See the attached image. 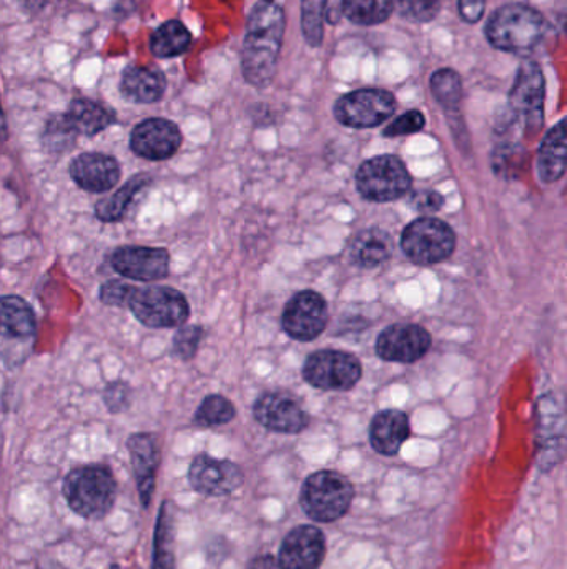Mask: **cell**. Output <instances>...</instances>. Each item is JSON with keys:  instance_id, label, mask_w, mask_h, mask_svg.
I'll return each instance as SVG.
<instances>
[{"instance_id": "cb8c5ba5", "label": "cell", "mask_w": 567, "mask_h": 569, "mask_svg": "<svg viewBox=\"0 0 567 569\" xmlns=\"http://www.w3.org/2000/svg\"><path fill=\"white\" fill-rule=\"evenodd\" d=\"M150 184L152 177L149 174L134 175L117 191L95 204V217L104 223L120 222L127 216L128 209L132 207L137 195L142 194Z\"/></svg>"}, {"instance_id": "ee69618b", "label": "cell", "mask_w": 567, "mask_h": 569, "mask_svg": "<svg viewBox=\"0 0 567 569\" xmlns=\"http://www.w3.org/2000/svg\"><path fill=\"white\" fill-rule=\"evenodd\" d=\"M0 139H8V126H5L4 112H2V107H0Z\"/></svg>"}, {"instance_id": "5b68a950", "label": "cell", "mask_w": 567, "mask_h": 569, "mask_svg": "<svg viewBox=\"0 0 567 569\" xmlns=\"http://www.w3.org/2000/svg\"><path fill=\"white\" fill-rule=\"evenodd\" d=\"M128 309L132 315L149 328H178L190 316V303L187 297L170 287L149 284L134 289L128 299Z\"/></svg>"}, {"instance_id": "1f68e13d", "label": "cell", "mask_w": 567, "mask_h": 569, "mask_svg": "<svg viewBox=\"0 0 567 569\" xmlns=\"http://www.w3.org/2000/svg\"><path fill=\"white\" fill-rule=\"evenodd\" d=\"M235 415V406L229 398L222 395H208L198 406L194 421L198 427H220L230 423Z\"/></svg>"}, {"instance_id": "836d02e7", "label": "cell", "mask_w": 567, "mask_h": 569, "mask_svg": "<svg viewBox=\"0 0 567 569\" xmlns=\"http://www.w3.org/2000/svg\"><path fill=\"white\" fill-rule=\"evenodd\" d=\"M77 137H79V133L70 126L66 114L56 115V117L50 118L46 130L42 133V146L47 152L62 153L76 146Z\"/></svg>"}, {"instance_id": "60d3db41", "label": "cell", "mask_w": 567, "mask_h": 569, "mask_svg": "<svg viewBox=\"0 0 567 569\" xmlns=\"http://www.w3.org/2000/svg\"><path fill=\"white\" fill-rule=\"evenodd\" d=\"M444 197L440 191L423 190L416 191L412 197L413 209L419 213H435L443 207Z\"/></svg>"}, {"instance_id": "7c38bea8", "label": "cell", "mask_w": 567, "mask_h": 569, "mask_svg": "<svg viewBox=\"0 0 567 569\" xmlns=\"http://www.w3.org/2000/svg\"><path fill=\"white\" fill-rule=\"evenodd\" d=\"M182 140L177 124L166 118H147L132 130L130 149L140 159L163 162L178 152Z\"/></svg>"}, {"instance_id": "8d00e7d4", "label": "cell", "mask_w": 567, "mask_h": 569, "mask_svg": "<svg viewBox=\"0 0 567 569\" xmlns=\"http://www.w3.org/2000/svg\"><path fill=\"white\" fill-rule=\"evenodd\" d=\"M204 340V328L198 325H182L173 337V355L182 361L192 360Z\"/></svg>"}, {"instance_id": "f35d334b", "label": "cell", "mask_w": 567, "mask_h": 569, "mask_svg": "<svg viewBox=\"0 0 567 569\" xmlns=\"http://www.w3.org/2000/svg\"><path fill=\"white\" fill-rule=\"evenodd\" d=\"M134 284L127 283L124 280H108L102 284L99 290V299L104 303L105 306H115V309H121L127 306L128 299L132 295Z\"/></svg>"}, {"instance_id": "277c9868", "label": "cell", "mask_w": 567, "mask_h": 569, "mask_svg": "<svg viewBox=\"0 0 567 569\" xmlns=\"http://www.w3.org/2000/svg\"><path fill=\"white\" fill-rule=\"evenodd\" d=\"M355 488L338 472L322 469L313 473L301 486V510L319 523H333L345 516L354 503Z\"/></svg>"}, {"instance_id": "f6af8a7d", "label": "cell", "mask_w": 567, "mask_h": 569, "mask_svg": "<svg viewBox=\"0 0 567 569\" xmlns=\"http://www.w3.org/2000/svg\"><path fill=\"white\" fill-rule=\"evenodd\" d=\"M111 569H120V568H118V566H117V565H114V566H112V568H111Z\"/></svg>"}, {"instance_id": "d6a6232c", "label": "cell", "mask_w": 567, "mask_h": 569, "mask_svg": "<svg viewBox=\"0 0 567 569\" xmlns=\"http://www.w3.org/2000/svg\"><path fill=\"white\" fill-rule=\"evenodd\" d=\"M326 4L328 0H301V31L309 46H322Z\"/></svg>"}, {"instance_id": "4dcf8cb0", "label": "cell", "mask_w": 567, "mask_h": 569, "mask_svg": "<svg viewBox=\"0 0 567 569\" xmlns=\"http://www.w3.org/2000/svg\"><path fill=\"white\" fill-rule=\"evenodd\" d=\"M431 92L438 104L443 105L448 112L458 111L463 98L460 73L453 69L436 70L431 77Z\"/></svg>"}, {"instance_id": "ac0fdd59", "label": "cell", "mask_w": 567, "mask_h": 569, "mask_svg": "<svg viewBox=\"0 0 567 569\" xmlns=\"http://www.w3.org/2000/svg\"><path fill=\"white\" fill-rule=\"evenodd\" d=\"M69 174L82 190L89 194H105L120 182L121 169L115 156L86 152L72 160Z\"/></svg>"}, {"instance_id": "7bdbcfd3", "label": "cell", "mask_w": 567, "mask_h": 569, "mask_svg": "<svg viewBox=\"0 0 567 569\" xmlns=\"http://www.w3.org/2000/svg\"><path fill=\"white\" fill-rule=\"evenodd\" d=\"M246 569H284L281 568L280 562H278L277 558L274 556L265 555V556H256L255 559L248 562Z\"/></svg>"}, {"instance_id": "6da1fadb", "label": "cell", "mask_w": 567, "mask_h": 569, "mask_svg": "<svg viewBox=\"0 0 567 569\" xmlns=\"http://www.w3.org/2000/svg\"><path fill=\"white\" fill-rule=\"evenodd\" d=\"M285 12L275 0H258L246 22L242 72L253 88L270 84L285 37Z\"/></svg>"}, {"instance_id": "8fae6325", "label": "cell", "mask_w": 567, "mask_h": 569, "mask_svg": "<svg viewBox=\"0 0 567 569\" xmlns=\"http://www.w3.org/2000/svg\"><path fill=\"white\" fill-rule=\"evenodd\" d=\"M284 330L297 341H313L328 325V305L312 290L297 293L285 306Z\"/></svg>"}, {"instance_id": "3957f363", "label": "cell", "mask_w": 567, "mask_h": 569, "mask_svg": "<svg viewBox=\"0 0 567 569\" xmlns=\"http://www.w3.org/2000/svg\"><path fill=\"white\" fill-rule=\"evenodd\" d=\"M117 483L108 466L72 469L63 479V497L70 510L86 520H102L114 507Z\"/></svg>"}, {"instance_id": "d6986e66", "label": "cell", "mask_w": 567, "mask_h": 569, "mask_svg": "<svg viewBox=\"0 0 567 569\" xmlns=\"http://www.w3.org/2000/svg\"><path fill=\"white\" fill-rule=\"evenodd\" d=\"M537 463L543 472H549L563 458L564 421L556 399L544 396L537 417Z\"/></svg>"}, {"instance_id": "83f0119b", "label": "cell", "mask_w": 567, "mask_h": 569, "mask_svg": "<svg viewBox=\"0 0 567 569\" xmlns=\"http://www.w3.org/2000/svg\"><path fill=\"white\" fill-rule=\"evenodd\" d=\"M175 513L173 504L165 501L160 508L153 539V568L175 569Z\"/></svg>"}, {"instance_id": "9a60e30c", "label": "cell", "mask_w": 567, "mask_h": 569, "mask_svg": "<svg viewBox=\"0 0 567 569\" xmlns=\"http://www.w3.org/2000/svg\"><path fill=\"white\" fill-rule=\"evenodd\" d=\"M255 420L262 427L277 433L297 434L309 427L310 418L300 403L281 392L265 393L253 406Z\"/></svg>"}, {"instance_id": "74e56055", "label": "cell", "mask_w": 567, "mask_h": 569, "mask_svg": "<svg viewBox=\"0 0 567 569\" xmlns=\"http://www.w3.org/2000/svg\"><path fill=\"white\" fill-rule=\"evenodd\" d=\"M102 398H104V405L107 406L111 414H124L132 405V388L124 380H115V382L105 386Z\"/></svg>"}, {"instance_id": "ab89813d", "label": "cell", "mask_w": 567, "mask_h": 569, "mask_svg": "<svg viewBox=\"0 0 567 569\" xmlns=\"http://www.w3.org/2000/svg\"><path fill=\"white\" fill-rule=\"evenodd\" d=\"M425 115L419 111H409L400 115L395 121H391L390 126L384 129V137H403L412 136L425 129Z\"/></svg>"}, {"instance_id": "30bf717a", "label": "cell", "mask_w": 567, "mask_h": 569, "mask_svg": "<svg viewBox=\"0 0 567 569\" xmlns=\"http://www.w3.org/2000/svg\"><path fill=\"white\" fill-rule=\"evenodd\" d=\"M363 375L360 360L339 350L313 353L303 367V376L310 385L326 392H348Z\"/></svg>"}, {"instance_id": "9c48e42d", "label": "cell", "mask_w": 567, "mask_h": 569, "mask_svg": "<svg viewBox=\"0 0 567 569\" xmlns=\"http://www.w3.org/2000/svg\"><path fill=\"white\" fill-rule=\"evenodd\" d=\"M396 98L383 89H360L335 104L336 120L351 129H373L395 114Z\"/></svg>"}, {"instance_id": "4fadbf2b", "label": "cell", "mask_w": 567, "mask_h": 569, "mask_svg": "<svg viewBox=\"0 0 567 569\" xmlns=\"http://www.w3.org/2000/svg\"><path fill=\"white\" fill-rule=\"evenodd\" d=\"M188 481L197 493L205 497H227L243 485V472L229 460L198 455L188 469Z\"/></svg>"}, {"instance_id": "4316f807", "label": "cell", "mask_w": 567, "mask_h": 569, "mask_svg": "<svg viewBox=\"0 0 567 569\" xmlns=\"http://www.w3.org/2000/svg\"><path fill=\"white\" fill-rule=\"evenodd\" d=\"M67 120L79 136L94 137L104 132L115 121L114 111L105 108L97 102L77 98L70 104L66 114Z\"/></svg>"}, {"instance_id": "d4e9b609", "label": "cell", "mask_w": 567, "mask_h": 569, "mask_svg": "<svg viewBox=\"0 0 567 569\" xmlns=\"http://www.w3.org/2000/svg\"><path fill=\"white\" fill-rule=\"evenodd\" d=\"M351 260L361 268H377L393 255V240L384 230L368 229L351 242Z\"/></svg>"}, {"instance_id": "e0dca14e", "label": "cell", "mask_w": 567, "mask_h": 569, "mask_svg": "<svg viewBox=\"0 0 567 569\" xmlns=\"http://www.w3.org/2000/svg\"><path fill=\"white\" fill-rule=\"evenodd\" d=\"M325 555L326 539L322 530L303 524L285 536L278 562L284 569H319Z\"/></svg>"}, {"instance_id": "2e32d148", "label": "cell", "mask_w": 567, "mask_h": 569, "mask_svg": "<svg viewBox=\"0 0 567 569\" xmlns=\"http://www.w3.org/2000/svg\"><path fill=\"white\" fill-rule=\"evenodd\" d=\"M431 335L413 323H398L381 332L377 340L378 357L395 363H413L431 348Z\"/></svg>"}, {"instance_id": "7a4b0ae2", "label": "cell", "mask_w": 567, "mask_h": 569, "mask_svg": "<svg viewBox=\"0 0 567 569\" xmlns=\"http://www.w3.org/2000/svg\"><path fill=\"white\" fill-rule=\"evenodd\" d=\"M547 22L536 9L526 4L499 8L486 25V38L495 49L509 54H530L546 34Z\"/></svg>"}, {"instance_id": "ffe728a7", "label": "cell", "mask_w": 567, "mask_h": 569, "mask_svg": "<svg viewBox=\"0 0 567 569\" xmlns=\"http://www.w3.org/2000/svg\"><path fill=\"white\" fill-rule=\"evenodd\" d=\"M127 449L132 462L140 501L143 508H149L155 493L157 469L160 465L159 444L153 434L136 433L128 438Z\"/></svg>"}, {"instance_id": "52a82bcc", "label": "cell", "mask_w": 567, "mask_h": 569, "mask_svg": "<svg viewBox=\"0 0 567 569\" xmlns=\"http://www.w3.org/2000/svg\"><path fill=\"white\" fill-rule=\"evenodd\" d=\"M402 248L406 257L415 264H441L453 255L456 235L440 219L421 217L406 227L402 235Z\"/></svg>"}, {"instance_id": "b9f144b4", "label": "cell", "mask_w": 567, "mask_h": 569, "mask_svg": "<svg viewBox=\"0 0 567 569\" xmlns=\"http://www.w3.org/2000/svg\"><path fill=\"white\" fill-rule=\"evenodd\" d=\"M486 0H458V11L467 24H476L485 15Z\"/></svg>"}, {"instance_id": "7402d4cb", "label": "cell", "mask_w": 567, "mask_h": 569, "mask_svg": "<svg viewBox=\"0 0 567 569\" xmlns=\"http://www.w3.org/2000/svg\"><path fill=\"white\" fill-rule=\"evenodd\" d=\"M37 332L34 310L19 295L0 297V335L27 340Z\"/></svg>"}, {"instance_id": "44dd1931", "label": "cell", "mask_w": 567, "mask_h": 569, "mask_svg": "<svg viewBox=\"0 0 567 569\" xmlns=\"http://www.w3.org/2000/svg\"><path fill=\"white\" fill-rule=\"evenodd\" d=\"M412 433L408 415L400 410H384L371 421L370 441L374 452L395 456Z\"/></svg>"}, {"instance_id": "f1b7e54d", "label": "cell", "mask_w": 567, "mask_h": 569, "mask_svg": "<svg viewBox=\"0 0 567 569\" xmlns=\"http://www.w3.org/2000/svg\"><path fill=\"white\" fill-rule=\"evenodd\" d=\"M192 34L182 22L169 21L157 28L150 40V49L157 57L170 59L181 56L190 47Z\"/></svg>"}, {"instance_id": "484cf974", "label": "cell", "mask_w": 567, "mask_h": 569, "mask_svg": "<svg viewBox=\"0 0 567 569\" xmlns=\"http://www.w3.org/2000/svg\"><path fill=\"white\" fill-rule=\"evenodd\" d=\"M566 171V120L546 133L537 156V172L547 184L559 181Z\"/></svg>"}, {"instance_id": "ba28073f", "label": "cell", "mask_w": 567, "mask_h": 569, "mask_svg": "<svg viewBox=\"0 0 567 569\" xmlns=\"http://www.w3.org/2000/svg\"><path fill=\"white\" fill-rule=\"evenodd\" d=\"M544 97L546 79L543 70L533 60L522 63L509 92V111L531 136L543 127Z\"/></svg>"}, {"instance_id": "8992f818", "label": "cell", "mask_w": 567, "mask_h": 569, "mask_svg": "<svg viewBox=\"0 0 567 569\" xmlns=\"http://www.w3.org/2000/svg\"><path fill=\"white\" fill-rule=\"evenodd\" d=\"M355 182L361 197L384 204L398 200L408 194L412 188V174L398 156L378 155L367 160L358 169Z\"/></svg>"}, {"instance_id": "5bb4252c", "label": "cell", "mask_w": 567, "mask_h": 569, "mask_svg": "<svg viewBox=\"0 0 567 569\" xmlns=\"http://www.w3.org/2000/svg\"><path fill=\"white\" fill-rule=\"evenodd\" d=\"M111 265L128 280L152 283L169 277L170 254L160 247H120L111 255Z\"/></svg>"}, {"instance_id": "d590c367", "label": "cell", "mask_w": 567, "mask_h": 569, "mask_svg": "<svg viewBox=\"0 0 567 569\" xmlns=\"http://www.w3.org/2000/svg\"><path fill=\"white\" fill-rule=\"evenodd\" d=\"M526 162V152L519 146L502 143L493 155V169L499 177H516Z\"/></svg>"}, {"instance_id": "f546056e", "label": "cell", "mask_w": 567, "mask_h": 569, "mask_svg": "<svg viewBox=\"0 0 567 569\" xmlns=\"http://www.w3.org/2000/svg\"><path fill=\"white\" fill-rule=\"evenodd\" d=\"M342 11L355 25L373 27L393 14V0H342Z\"/></svg>"}, {"instance_id": "603a6c76", "label": "cell", "mask_w": 567, "mask_h": 569, "mask_svg": "<svg viewBox=\"0 0 567 569\" xmlns=\"http://www.w3.org/2000/svg\"><path fill=\"white\" fill-rule=\"evenodd\" d=\"M166 82L162 73L143 67H130L121 76L120 91L127 101L153 104L165 94Z\"/></svg>"}, {"instance_id": "e575fe53", "label": "cell", "mask_w": 567, "mask_h": 569, "mask_svg": "<svg viewBox=\"0 0 567 569\" xmlns=\"http://www.w3.org/2000/svg\"><path fill=\"white\" fill-rule=\"evenodd\" d=\"M400 18L413 24H426L440 14L441 0H393Z\"/></svg>"}]
</instances>
